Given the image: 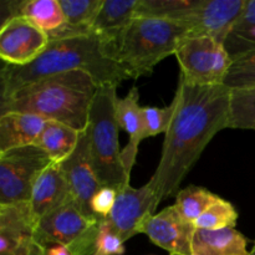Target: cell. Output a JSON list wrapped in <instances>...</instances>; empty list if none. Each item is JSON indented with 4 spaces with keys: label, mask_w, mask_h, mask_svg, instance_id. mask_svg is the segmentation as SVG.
Wrapping results in <instances>:
<instances>
[{
    "label": "cell",
    "mask_w": 255,
    "mask_h": 255,
    "mask_svg": "<svg viewBox=\"0 0 255 255\" xmlns=\"http://www.w3.org/2000/svg\"><path fill=\"white\" fill-rule=\"evenodd\" d=\"M221 197L216 196L208 189L198 186H189L177 193L176 206L183 219L193 223Z\"/></svg>",
    "instance_id": "obj_24"
},
{
    "label": "cell",
    "mask_w": 255,
    "mask_h": 255,
    "mask_svg": "<svg viewBox=\"0 0 255 255\" xmlns=\"http://www.w3.org/2000/svg\"><path fill=\"white\" fill-rule=\"evenodd\" d=\"M116 115L120 128L125 129L128 134V143L122 149L121 157L127 176L131 178L132 168L138 154V147L141 142L146 139L142 106H139V94L136 86L132 87L125 97L117 99Z\"/></svg>",
    "instance_id": "obj_16"
},
{
    "label": "cell",
    "mask_w": 255,
    "mask_h": 255,
    "mask_svg": "<svg viewBox=\"0 0 255 255\" xmlns=\"http://www.w3.org/2000/svg\"><path fill=\"white\" fill-rule=\"evenodd\" d=\"M60 164L66 176L72 198L80 209L90 218H99L92 213L91 201L102 186L100 184L92 167L87 128L80 133L77 146L71 156L67 157Z\"/></svg>",
    "instance_id": "obj_13"
},
{
    "label": "cell",
    "mask_w": 255,
    "mask_h": 255,
    "mask_svg": "<svg viewBox=\"0 0 255 255\" xmlns=\"http://www.w3.org/2000/svg\"><path fill=\"white\" fill-rule=\"evenodd\" d=\"M194 232V224L183 219L173 204L153 214L144 223L141 233L169 255H192Z\"/></svg>",
    "instance_id": "obj_14"
},
{
    "label": "cell",
    "mask_w": 255,
    "mask_h": 255,
    "mask_svg": "<svg viewBox=\"0 0 255 255\" xmlns=\"http://www.w3.org/2000/svg\"><path fill=\"white\" fill-rule=\"evenodd\" d=\"M81 132L57 121H46L35 146L40 147L54 163H61L71 156Z\"/></svg>",
    "instance_id": "obj_22"
},
{
    "label": "cell",
    "mask_w": 255,
    "mask_h": 255,
    "mask_svg": "<svg viewBox=\"0 0 255 255\" xmlns=\"http://www.w3.org/2000/svg\"><path fill=\"white\" fill-rule=\"evenodd\" d=\"M104 0H60L65 24L49 32L50 40L66 39L91 34L92 26L101 10Z\"/></svg>",
    "instance_id": "obj_19"
},
{
    "label": "cell",
    "mask_w": 255,
    "mask_h": 255,
    "mask_svg": "<svg viewBox=\"0 0 255 255\" xmlns=\"http://www.w3.org/2000/svg\"><path fill=\"white\" fill-rule=\"evenodd\" d=\"M158 207L156 189L151 181L139 188L131 184L117 192L116 203L107 221L124 242L142 232L144 223L154 214Z\"/></svg>",
    "instance_id": "obj_8"
},
{
    "label": "cell",
    "mask_w": 255,
    "mask_h": 255,
    "mask_svg": "<svg viewBox=\"0 0 255 255\" xmlns=\"http://www.w3.org/2000/svg\"><path fill=\"white\" fill-rule=\"evenodd\" d=\"M46 120L25 112H5L0 116V153L20 147L35 146Z\"/></svg>",
    "instance_id": "obj_17"
},
{
    "label": "cell",
    "mask_w": 255,
    "mask_h": 255,
    "mask_svg": "<svg viewBox=\"0 0 255 255\" xmlns=\"http://www.w3.org/2000/svg\"><path fill=\"white\" fill-rule=\"evenodd\" d=\"M97 255H124L125 242L120 238L107 219H102L96 237Z\"/></svg>",
    "instance_id": "obj_30"
},
{
    "label": "cell",
    "mask_w": 255,
    "mask_h": 255,
    "mask_svg": "<svg viewBox=\"0 0 255 255\" xmlns=\"http://www.w3.org/2000/svg\"><path fill=\"white\" fill-rule=\"evenodd\" d=\"M192 255H249L248 241L236 228L196 229Z\"/></svg>",
    "instance_id": "obj_18"
},
{
    "label": "cell",
    "mask_w": 255,
    "mask_h": 255,
    "mask_svg": "<svg viewBox=\"0 0 255 255\" xmlns=\"http://www.w3.org/2000/svg\"><path fill=\"white\" fill-rule=\"evenodd\" d=\"M238 222V212L231 202L219 198L209 207L196 222V229L217 231L224 228H236Z\"/></svg>",
    "instance_id": "obj_28"
},
{
    "label": "cell",
    "mask_w": 255,
    "mask_h": 255,
    "mask_svg": "<svg viewBox=\"0 0 255 255\" xmlns=\"http://www.w3.org/2000/svg\"><path fill=\"white\" fill-rule=\"evenodd\" d=\"M71 71H84L97 85L128 80L125 70L104 52L101 37L95 32L66 39L50 40L37 59L24 66L4 64L1 69V100L30 84Z\"/></svg>",
    "instance_id": "obj_2"
},
{
    "label": "cell",
    "mask_w": 255,
    "mask_h": 255,
    "mask_svg": "<svg viewBox=\"0 0 255 255\" xmlns=\"http://www.w3.org/2000/svg\"><path fill=\"white\" fill-rule=\"evenodd\" d=\"M90 218L80 209L74 199L49 212L37 221L35 239L44 248L51 246H69L101 222Z\"/></svg>",
    "instance_id": "obj_12"
},
{
    "label": "cell",
    "mask_w": 255,
    "mask_h": 255,
    "mask_svg": "<svg viewBox=\"0 0 255 255\" xmlns=\"http://www.w3.org/2000/svg\"><path fill=\"white\" fill-rule=\"evenodd\" d=\"M181 75L199 86L223 85L232 59L222 42L209 36H187L176 50Z\"/></svg>",
    "instance_id": "obj_6"
},
{
    "label": "cell",
    "mask_w": 255,
    "mask_h": 255,
    "mask_svg": "<svg viewBox=\"0 0 255 255\" xmlns=\"http://www.w3.org/2000/svg\"><path fill=\"white\" fill-rule=\"evenodd\" d=\"M117 84L99 85L89 115L90 156L101 186L121 189L128 186L129 177L122 163L117 121Z\"/></svg>",
    "instance_id": "obj_5"
},
{
    "label": "cell",
    "mask_w": 255,
    "mask_h": 255,
    "mask_svg": "<svg viewBox=\"0 0 255 255\" xmlns=\"http://www.w3.org/2000/svg\"><path fill=\"white\" fill-rule=\"evenodd\" d=\"M223 85L231 91L255 89V50L232 60Z\"/></svg>",
    "instance_id": "obj_27"
},
{
    "label": "cell",
    "mask_w": 255,
    "mask_h": 255,
    "mask_svg": "<svg viewBox=\"0 0 255 255\" xmlns=\"http://www.w3.org/2000/svg\"><path fill=\"white\" fill-rule=\"evenodd\" d=\"M49 41V34L29 19L11 17L0 29V57L6 65L24 66L37 59Z\"/></svg>",
    "instance_id": "obj_9"
},
{
    "label": "cell",
    "mask_w": 255,
    "mask_h": 255,
    "mask_svg": "<svg viewBox=\"0 0 255 255\" xmlns=\"http://www.w3.org/2000/svg\"><path fill=\"white\" fill-rule=\"evenodd\" d=\"M198 0H139L137 16L161 17L181 21Z\"/></svg>",
    "instance_id": "obj_26"
},
{
    "label": "cell",
    "mask_w": 255,
    "mask_h": 255,
    "mask_svg": "<svg viewBox=\"0 0 255 255\" xmlns=\"http://www.w3.org/2000/svg\"><path fill=\"white\" fill-rule=\"evenodd\" d=\"M117 192L119 189L114 187L102 186L91 201V211L96 217L101 219L109 218L110 213L114 209L115 203H116Z\"/></svg>",
    "instance_id": "obj_31"
},
{
    "label": "cell",
    "mask_w": 255,
    "mask_h": 255,
    "mask_svg": "<svg viewBox=\"0 0 255 255\" xmlns=\"http://www.w3.org/2000/svg\"><path fill=\"white\" fill-rule=\"evenodd\" d=\"M247 0H198L182 17L189 36H209L224 44L237 24Z\"/></svg>",
    "instance_id": "obj_11"
},
{
    "label": "cell",
    "mask_w": 255,
    "mask_h": 255,
    "mask_svg": "<svg viewBox=\"0 0 255 255\" xmlns=\"http://www.w3.org/2000/svg\"><path fill=\"white\" fill-rule=\"evenodd\" d=\"M51 163L37 146L0 153V206L29 202L37 177Z\"/></svg>",
    "instance_id": "obj_7"
},
{
    "label": "cell",
    "mask_w": 255,
    "mask_h": 255,
    "mask_svg": "<svg viewBox=\"0 0 255 255\" xmlns=\"http://www.w3.org/2000/svg\"><path fill=\"white\" fill-rule=\"evenodd\" d=\"M36 226L29 202L0 206V255H45L35 239Z\"/></svg>",
    "instance_id": "obj_10"
},
{
    "label": "cell",
    "mask_w": 255,
    "mask_h": 255,
    "mask_svg": "<svg viewBox=\"0 0 255 255\" xmlns=\"http://www.w3.org/2000/svg\"><path fill=\"white\" fill-rule=\"evenodd\" d=\"M232 91L224 85L199 86L179 76L174 115L164 134L161 159L149 181L158 204L179 186L217 133L228 128Z\"/></svg>",
    "instance_id": "obj_1"
},
{
    "label": "cell",
    "mask_w": 255,
    "mask_h": 255,
    "mask_svg": "<svg viewBox=\"0 0 255 255\" xmlns=\"http://www.w3.org/2000/svg\"><path fill=\"white\" fill-rule=\"evenodd\" d=\"M174 115V104L171 102L169 106L166 107H142V116H143L144 136L148 137L157 136L159 133H166L171 125Z\"/></svg>",
    "instance_id": "obj_29"
},
{
    "label": "cell",
    "mask_w": 255,
    "mask_h": 255,
    "mask_svg": "<svg viewBox=\"0 0 255 255\" xmlns=\"http://www.w3.org/2000/svg\"><path fill=\"white\" fill-rule=\"evenodd\" d=\"M224 46L232 60L255 50V0H247L243 12L229 32Z\"/></svg>",
    "instance_id": "obj_23"
},
{
    "label": "cell",
    "mask_w": 255,
    "mask_h": 255,
    "mask_svg": "<svg viewBox=\"0 0 255 255\" xmlns=\"http://www.w3.org/2000/svg\"><path fill=\"white\" fill-rule=\"evenodd\" d=\"M184 22L161 17L137 16L116 40L104 44V52L119 64L129 79L151 74L157 64L176 54L178 45L189 36Z\"/></svg>",
    "instance_id": "obj_4"
},
{
    "label": "cell",
    "mask_w": 255,
    "mask_h": 255,
    "mask_svg": "<svg viewBox=\"0 0 255 255\" xmlns=\"http://www.w3.org/2000/svg\"><path fill=\"white\" fill-rule=\"evenodd\" d=\"M99 85L84 71H71L45 77L1 100L0 111L37 115L77 131L89 125V115Z\"/></svg>",
    "instance_id": "obj_3"
},
{
    "label": "cell",
    "mask_w": 255,
    "mask_h": 255,
    "mask_svg": "<svg viewBox=\"0 0 255 255\" xmlns=\"http://www.w3.org/2000/svg\"><path fill=\"white\" fill-rule=\"evenodd\" d=\"M7 19L24 16L46 31H55L65 24V15L60 0H25L7 2Z\"/></svg>",
    "instance_id": "obj_21"
},
{
    "label": "cell",
    "mask_w": 255,
    "mask_h": 255,
    "mask_svg": "<svg viewBox=\"0 0 255 255\" xmlns=\"http://www.w3.org/2000/svg\"><path fill=\"white\" fill-rule=\"evenodd\" d=\"M249 255H255V242H254V246L252 248V251H249Z\"/></svg>",
    "instance_id": "obj_32"
},
{
    "label": "cell",
    "mask_w": 255,
    "mask_h": 255,
    "mask_svg": "<svg viewBox=\"0 0 255 255\" xmlns=\"http://www.w3.org/2000/svg\"><path fill=\"white\" fill-rule=\"evenodd\" d=\"M139 0H104L101 10L92 26V31L104 44L116 40L136 17Z\"/></svg>",
    "instance_id": "obj_20"
},
{
    "label": "cell",
    "mask_w": 255,
    "mask_h": 255,
    "mask_svg": "<svg viewBox=\"0 0 255 255\" xmlns=\"http://www.w3.org/2000/svg\"><path fill=\"white\" fill-rule=\"evenodd\" d=\"M228 128L255 131V89L232 91Z\"/></svg>",
    "instance_id": "obj_25"
},
{
    "label": "cell",
    "mask_w": 255,
    "mask_h": 255,
    "mask_svg": "<svg viewBox=\"0 0 255 255\" xmlns=\"http://www.w3.org/2000/svg\"><path fill=\"white\" fill-rule=\"evenodd\" d=\"M70 199L74 198L61 164L52 162L37 177L34 184L29 201L32 214L39 221L45 214L67 203Z\"/></svg>",
    "instance_id": "obj_15"
}]
</instances>
